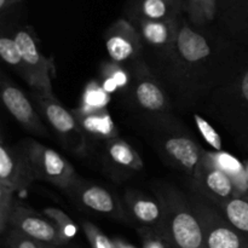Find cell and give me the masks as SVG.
Returning a JSON list of instances; mask_svg holds the SVG:
<instances>
[{"label": "cell", "instance_id": "cb8c5ba5", "mask_svg": "<svg viewBox=\"0 0 248 248\" xmlns=\"http://www.w3.org/2000/svg\"><path fill=\"white\" fill-rule=\"evenodd\" d=\"M102 78L113 81L118 91H121L124 94L127 93L131 84V73L126 65L119 64L113 61L104 63L102 65Z\"/></svg>", "mask_w": 248, "mask_h": 248}, {"label": "cell", "instance_id": "277c9868", "mask_svg": "<svg viewBox=\"0 0 248 248\" xmlns=\"http://www.w3.org/2000/svg\"><path fill=\"white\" fill-rule=\"evenodd\" d=\"M164 211V239L171 248H205V235L188 194L170 183L153 186Z\"/></svg>", "mask_w": 248, "mask_h": 248}, {"label": "cell", "instance_id": "836d02e7", "mask_svg": "<svg viewBox=\"0 0 248 248\" xmlns=\"http://www.w3.org/2000/svg\"><path fill=\"white\" fill-rule=\"evenodd\" d=\"M23 0H0V12L4 16L6 14V11H9L10 9H12L16 5L21 4Z\"/></svg>", "mask_w": 248, "mask_h": 248}, {"label": "cell", "instance_id": "d4e9b609", "mask_svg": "<svg viewBox=\"0 0 248 248\" xmlns=\"http://www.w3.org/2000/svg\"><path fill=\"white\" fill-rule=\"evenodd\" d=\"M44 215H45L48 219H51L55 223L56 227L61 230V232H62L68 240L73 239V237L77 235V224H75L74 220H73L67 213L63 212L62 210H60V208L48 207L44 210Z\"/></svg>", "mask_w": 248, "mask_h": 248}, {"label": "cell", "instance_id": "8992f818", "mask_svg": "<svg viewBox=\"0 0 248 248\" xmlns=\"http://www.w3.org/2000/svg\"><path fill=\"white\" fill-rule=\"evenodd\" d=\"M181 18L182 17L170 21L130 19L135 24L142 39L144 47L143 60L154 73L166 65L176 52Z\"/></svg>", "mask_w": 248, "mask_h": 248}, {"label": "cell", "instance_id": "4dcf8cb0", "mask_svg": "<svg viewBox=\"0 0 248 248\" xmlns=\"http://www.w3.org/2000/svg\"><path fill=\"white\" fill-rule=\"evenodd\" d=\"M183 14L195 27H207L205 16H203L201 0H182Z\"/></svg>", "mask_w": 248, "mask_h": 248}, {"label": "cell", "instance_id": "e575fe53", "mask_svg": "<svg viewBox=\"0 0 248 248\" xmlns=\"http://www.w3.org/2000/svg\"><path fill=\"white\" fill-rule=\"evenodd\" d=\"M119 246H120V248H135V247L130 246V245H125V244H123V242H119Z\"/></svg>", "mask_w": 248, "mask_h": 248}, {"label": "cell", "instance_id": "ffe728a7", "mask_svg": "<svg viewBox=\"0 0 248 248\" xmlns=\"http://www.w3.org/2000/svg\"><path fill=\"white\" fill-rule=\"evenodd\" d=\"M72 111L77 116L87 138L106 142L118 137V128L107 108H87L80 106Z\"/></svg>", "mask_w": 248, "mask_h": 248}, {"label": "cell", "instance_id": "44dd1931", "mask_svg": "<svg viewBox=\"0 0 248 248\" xmlns=\"http://www.w3.org/2000/svg\"><path fill=\"white\" fill-rule=\"evenodd\" d=\"M128 19L170 21L183 16L182 0H130L126 9Z\"/></svg>", "mask_w": 248, "mask_h": 248}, {"label": "cell", "instance_id": "4316f807", "mask_svg": "<svg viewBox=\"0 0 248 248\" xmlns=\"http://www.w3.org/2000/svg\"><path fill=\"white\" fill-rule=\"evenodd\" d=\"M81 227L91 248H120L119 241H113L111 239H109L93 223L82 220Z\"/></svg>", "mask_w": 248, "mask_h": 248}, {"label": "cell", "instance_id": "5bb4252c", "mask_svg": "<svg viewBox=\"0 0 248 248\" xmlns=\"http://www.w3.org/2000/svg\"><path fill=\"white\" fill-rule=\"evenodd\" d=\"M190 186L205 195L223 199V200L245 198V195L240 190L239 184L235 182L234 177L220 169L216 164L212 153L207 150H205L202 162L199 167L196 177L190 182Z\"/></svg>", "mask_w": 248, "mask_h": 248}, {"label": "cell", "instance_id": "83f0119b", "mask_svg": "<svg viewBox=\"0 0 248 248\" xmlns=\"http://www.w3.org/2000/svg\"><path fill=\"white\" fill-rule=\"evenodd\" d=\"M193 119L195 120V125L198 127L199 132L202 136V138L205 140V142L208 145L213 148L217 152H222L223 149V142L222 138H220L219 133L215 130L212 125L206 120L203 116H201L199 113H193Z\"/></svg>", "mask_w": 248, "mask_h": 248}, {"label": "cell", "instance_id": "1f68e13d", "mask_svg": "<svg viewBox=\"0 0 248 248\" xmlns=\"http://www.w3.org/2000/svg\"><path fill=\"white\" fill-rule=\"evenodd\" d=\"M140 230L144 248H171L164 237H161L159 234L153 232V230L142 229V228Z\"/></svg>", "mask_w": 248, "mask_h": 248}, {"label": "cell", "instance_id": "8fae6325", "mask_svg": "<svg viewBox=\"0 0 248 248\" xmlns=\"http://www.w3.org/2000/svg\"><path fill=\"white\" fill-rule=\"evenodd\" d=\"M104 45L113 62L128 67L143 58L142 39L135 24L127 18H119L104 31Z\"/></svg>", "mask_w": 248, "mask_h": 248}, {"label": "cell", "instance_id": "3957f363", "mask_svg": "<svg viewBox=\"0 0 248 248\" xmlns=\"http://www.w3.org/2000/svg\"><path fill=\"white\" fill-rule=\"evenodd\" d=\"M200 111L224 128L237 145L248 149V51L239 69L211 94Z\"/></svg>", "mask_w": 248, "mask_h": 248}, {"label": "cell", "instance_id": "d6986e66", "mask_svg": "<svg viewBox=\"0 0 248 248\" xmlns=\"http://www.w3.org/2000/svg\"><path fill=\"white\" fill-rule=\"evenodd\" d=\"M217 28L230 39L248 46V0H220Z\"/></svg>", "mask_w": 248, "mask_h": 248}, {"label": "cell", "instance_id": "603a6c76", "mask_svg": "<svg viewBox=\"0 0 248 248\" xmlns=\"http://www.w3.org/2000/svg\"><path fill=\"white\" fill-rule=\"evenodd\" d=\"M0 57L4 61L5 64L16 73L22 80L27 84L28 74H27L26 65L22 58L21 51L14 38V34L2 33L0 36Z\"/></svg>", "mask_w": 248, "mask_h": 248}, {"label": "cell", "instance_id": "e0dca14e", "mask_svg": "<svg viewBox=\"0 0 248 248\" xmlns=\"http://www.w3.org/2000/svg\"><path fill=\"white\" fill-rule=\"evenodd\" d=\"M0 86L2 103L15 120L31 135L46 137L48 135L47 128L26 93L5 75H2Z\"/></svg>", "mask_w": 248, "mask_h": 248}, {"label": "cell", "instance_id": "6da1fadb", "mask_svg": "<svg viewBox=\"0 0 248 248\" xmlns=\"http://www.w3.org/2000/svg\"><path fill=\"white\" fill-rule=\"evenodd\" d=\"M247 48L218 28L195 27L183 15L176 52L155 74L169 92L174 108L195 113L235 74Z\"/></svg>", "mask_w": 248, "mask_h": 248}, {"label": "cell", "instance_id": "9c48e42d", "mask_svg": "<svg viewBox=\"0 0 248 248\" xmlns=\"http://www.w3.org/2000/svg\"><path fill=\"white\" fill-rule=\"evenodd\" d=\"M38 110L45 119L63 147L74 155L82 156L89 149V138L82 131L77 116L62 106L56 97H46L34 92Z\"/></svg>", "mask_w": 248, "mask_h": 248}, {"label": "cell", "instance_id": "7a4b0ae2", "mask_svg": "<svg viewBox=\"0 0 248 248\" xmlns=\"http://www.w3.org/2000/svg\"><path fill=\"white\" fill-rule=\"evenodd\" d=\"M153 147L164 162L186 173L193 181L196 177L205 149L193 133L172 114H143Z\"/></svg>", "mask_w": 248, "mask_h": 248}, {"label": "cell", "instance_id": "ac0fdd59", "mask_svg": "<svg viewBox=\"0 0 248 248\" xmlns=\"http://www.w3.org/2000/svg\"><path fill=\"white\" fill-rule=\"evenodd\" d=\"M121 201L128 222L137 223L142 229L153 230L164 237V211L156 196L153 198L140 190L128 189Z\"/></svg>", "mask_w": 248, "mask_h": 248}, {"label": "cell", "instance_id": "8d00e7d4", "mask_svg": "<svg viewBox=\"0 0 248 248\" xmlns=\"http://www.w3.org/2000/svg\"><path fill=\"white\" fill-rule=\"evenodd\" d=\"M244 199H246V200H248V195L246 196V198H244Z\"/></svg>", "mask_w": 248, "mask_h": 248}, {"label": "cell", "instance_id": "52a82bcc", "mask_svg": "<svg viewBox=\"0 0 248 248\" xmlns=\"http://www.w3.org/2000/svg\"><path fill=\"white\" fill-rule=\"evenodd\" d=\"M22 145L28 154L35 181H43L69 193L80 182L73 165L58 152L44 145L43 143L27 138Z\"/></svg>", "mask_w": 248, "mask_h": 248}, {"label": "cell", "instance_id": "ba28073f", "mask_svg": "<svg viewBox=\"0 0 248 248\" xmlns=\"http://www.w3.org/2000/svg\"><path fill=\"white\" fill-rule=\"evenodd\" d=\"M205 235V248H248V241L224 217L219 208L191 188L188 193Z\"/></svg>", "mask_w": 248, "mask_h": 248}, {"label": "cell", "instance_id": "d6a6232c", "mask_svg": "<svg viewBox=\"0 0 248 248\" xmlns=\"http://www.w3.org/2000/svg\"><path fill=\"white\" fill-rule=\"evenodd\" d=\"M219 1L220 0H201L203 16H205L208 26H211V23L216 22V19H217Z\"/></svg>", "mask_w": 248, "mask_h": 248}, {"label": "cell", "instance_id": "5b68a950", "mask_svg": "<svg viewBox=\"0 0 248 248\" xmlns=\"http://www.w3.org/2000/svg\"><path fill=\"white\" fill-rule=\"evenodd\" d=\"M131 84L125 94L144 114H172L174 106L164 84L143 58L128 65Z\"/></svg>", "mask_w": 248, "mask_h": 248}, {"label": "cell", "instance_id": "9a60e30c", "mask_svg": "<svg viewBox=\"0 0 248 248\" xmlns=\"http://www.w3.org/2000/svg\"><path fill=\"white\" fill-rule=\"evenodd\" d=\"M35 181L28 154L23 145H0V186L14 191H23Z\"/></svg>", "mask_w": 248, "mask_h": 248}, {"label": "cell", "instance_id": "f546056e", "mask_svg": "<svg viewBox=\"0 0 248 248\" xmlns=\"http://www.w3.org/2000/svg\"><path fill=\"white\" fill-rule=\"evenodd\" d=\"M5 240L9 248H48L47 245L35 241L14 228L7 229V232H5Z\"/></svg>", "mask_w": 248, "mask_h": 248}, {"label": "cell", "instance_id": "2e32d148", "mask_svg": "<svg viewBox=\"0 0 248 248\" xmlns=\"http://www.w3.org/2000/svg\"><path fill=\"white\" fill-rule=\"evenodd\" d=\"M102 166L113 181L123 182L142 171L143 160L126 140L116 137L103 142Z\"/></svg>", "mask_w": 248, "mask_h": 248}, {"label": "cell", "instance_id": "30bf717a", "mask_svg": "<svg viewBox=\"0 0 248 248\" xmlns=\"http://www.w3.org/2000/svg\"><path fill=\"white\" fill-rule=\"evenodd\" d=\"M12 34L26 65L28 74L27 85L40 96L55 97L52 91V61L41 52L40 43L34 29L31 26H22Z\"/></svg>", "mask_w": 248, "mask_h": 248}, {"label": "cell", "instance_id": "7402d4cb", "mask_svg": "<svg viewBox=\"0 0 248 248\" xmlns=\"http://www.w3.org/2000/svg\"><path fill=\"white\" fill-rule=\"evenodd\" d=\"M193 188V186H191ZM195 189V188H194ZM199 191V190H198ZM200 193V191H199ZM202 194V193H201ZM205 198H207L215 206H217L220 212L224 215L230 222V224L239 230L240 234L248 241V200L242 198L235 199H217L212 196H207L202 194Z\"/></svg>", "mask_w": 248, "mask_h": 248}, {"label": "cell", "instance_id": "f1b7e54d", "mask_svg": "<svg viewBox=\"0 0 248 248\" xmlns=\"http://www.w3.org/2000/svg\"><path fill=\"white\" fill-rule=\"evenodd\" d=\"M14 191L0 186V234L5 235L9 229V222L15 207Z\"/></svg>", "mask_w": 248, "mask_h": 248}, {"label": "cell", "instance_id": "4fadbf2b", "mask_svg": "<svg viewBox=\"0 0 248 248\" xmlns=\"http://www.w3.org/2000/svg\"><path fill=\"white\" fill-rule=\"evenodd\" d=\"M9 228H14L35 241L47 246L58 247L69 242V240L56 227L55 223L45 215H41L19 202L15 203Z\"/></svg>", "mask_w": 248, "mask_h": 248}, {"label": "cell", "instance_id": "7c38bea8", "mask_svg": "<svg viewBox=\"0 0 248 248\" xmlns=\"http://www.w3.org/2000/svg\"><path fill=\"white\" fill-rule=\"evenodd\" d=\"M67 195L84 210L118 222H128L121 199L104 186L80 179Z\"/></svg>", "mask_w": 248, "mask_h": 248}, {"label": "cell", "instance_id": "d590c367", "mask_svg": "<svg viewBox=\"0 0 248 248\" xmlns=\"http://www.w3.org/2000/svg\"><path fill=\"white\" fill-rule=\"evenodd\" d=\"M48 248H55L53 246H48Z\"/></svg>", "mask_w": 248, "mask_h": 248}, {"label": "cell", "instance_id": "484cf974", "mask_svg": "<svg viewBox=\"0 0 248 248\" xmlns=\"http://www.w3.org/2000/svg\"><path fill=\"white\" fill-rule=\"evenodd\" d=\"M109 93L98 82H90L82 96L81 106L87 108H107Z\"/></svg>", "mask_w": 248, "mask_h": 248}]
</instances>
